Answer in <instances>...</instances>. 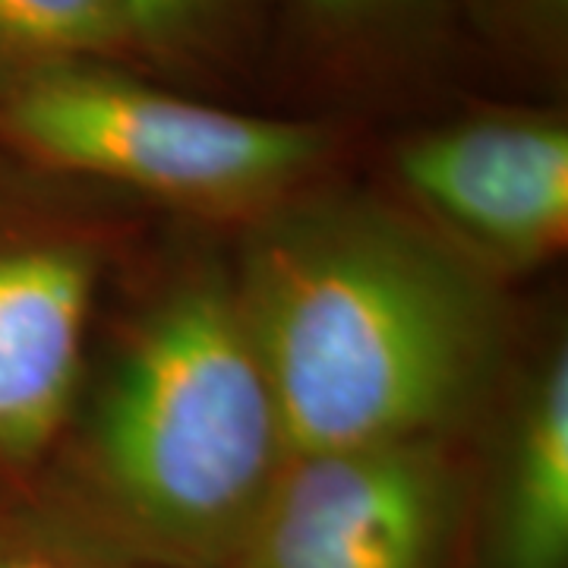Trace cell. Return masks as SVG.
Returning <instances> with one entry per match:
<instances>
[{"label": "cell", "instance_id": "obj_1", "mask_svg": "<svg viewBox=\"0 0 568 568\" xmlns=\"http://www.w3.org/2000/svg\"><path fill=\"white\" fill-rule=\"evenodd\" d=\"M36 496L155 568H231L291 443L231 250L140 253Z\"/></svg>", "mask_w": 568, "mask_h": 568}, {"label": "cell", "instance_id": "obj_2", "mask_svg": "<svg viewBox=\"0 0 568 568\" xmlns=\"http://www.w3.org/2000/svg\"><path fill=\"white\" fill-rule=\"evenodd\" d=\"M231 268L291 455L465 436L506 383L499 278L398 200L320 183L237 231Z\"/></svg>", "mask_w": 568, "mask_h": 568}, {"label": "cell", "instance_id": "obj_3", "mask_svg": "<svg viewBox=\"0 0 568 568\" xmlns=\"http://www.w3.org/2000/svg\"><path fill=\"white\" fill-rule=\"evenodd\" d=\"M0 152L67 181L244 231L328 183V123L246 114L171 92L123 63H70L0 95Z\"/></svg>", "mask_w": 568, "mask_h": 568}, {"label": "cell", "instance_id": "obj_4", "mask_svg": "<svg viewBox=\"0 0 568 568\" xmlns=\"http://www.w3.org/2000/svg\"><path fill=\"white\" fill-rule=\"evenodd\" d=\"M140 241L130 200L0 152V503L39 484Z\"/></svg>", "mask_w": 568, "mask_h": 568}, {"label": "cell", "instance_id": "obj_5", "mask_svg": "<svg viewBox=\"0 0 568 568\" xmlns=\"http://www.w3.org/2000/svg\"><path fill=\"white\" fill-rule=\"evenodd\" d=\"M462 439L291 455L231 568H465Z\"/></svg>", "mask_w": 568, "mask_h": 568}, {"label": "cell", "instance_id": "obj_6", "mask_svg": "<svg viewBox=\"0 0 568 568\" xmlns=\"http://www.w3.org/2000/svg\"><path fill=\"white\" fill-rule=\"evenodd\" d=\"M398 203L487 268L534 272L568 244V126L499 111L429 126L392 155Z\"/></svg>", "mask_w": 568, "mask_h": 568}, {"label": "cell", "instance_id": "obj_7", "mask_svg": "<svg viewBox=\"0 0 568 568\" xmlns=\"http://www.w3.org/2000/svg\"><path fill=\"white\" fill-rule=\"evenodd\" d=\"M465 568H568V345L511 376L489 465H474Z\"/></svg>", "mask_w": 568, "mask_h": 568}, {"label": "cell", "instance_id": "obj_8", "mask_svg": "<svg viewBox=\"0 0 568 568\" xmlns=\"http://www.w3.org/2000/svg\"><path fill=\"white\" fill-rule=\"evenodd\" d=\"M70 63L140 67L118 0H0V95Z\"/></svg>", "mask_w": 568, "mask_h": 568}, {"label": "cell", "instance_id": "obj_9", "mask_svg": "<svg viewBox=\"0 0 568 568\" xmlns=\"http://www.w3.org/2000/svg\"><path fill=\"white\" fill-rule=\"evenodd\" d=\"M136 63L168 73H203L234 58L253 0H118Z\"/></svg>", "mask_w": 568, "mask_h": 568}, {"label": "cell", "instance_id": "obj_10", "mask_svg": "<svg viewBox=\"0 0 568 568\" xmlns=\"http://www.w3.org/2000/svg\"><path fill=\"white\" fill-rule=\"evenodd\" d=\"M0 568H155L99 540L36 493L0 503Z\"/></svg>", "mask_w": 568, "mask_h": 568}, {"label": "cell", "instance_id": "obj_11", "mask_svg": "<svg viewBox=\"0 0 568 568\" xmlns=\"http://www.w3.org/2000/svg\"><path fill=\"white\" fill-rule=\"evenodd\" d=\"M480 22L528 58L556 61L566 51L568 0H474Z\"/></svg>", "mask_w": 568, "mask_h": 568}, {"label": "cell", "instance_id": "obj_12", "mask_svg": "<svg viewBox=\"0 0 568 568\" xmlns=\"http://www.w3.org/2000/svg\"><path fill=\"white\" fill-rule=\"evenodd\" d=\"M310 20L325 29H357L392 13L405 0H297Z\"/></svg>", "mask_w": 568, "mask_h": 568}]
</instances>
